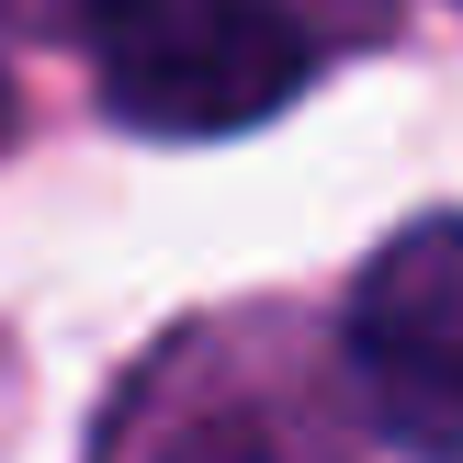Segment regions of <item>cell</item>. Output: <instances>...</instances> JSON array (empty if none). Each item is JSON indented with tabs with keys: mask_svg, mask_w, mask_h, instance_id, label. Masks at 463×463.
<instances>
[{
	"mask_svg": "<svg viewBox=\"0 0 463 463\" xmlns=\"http://www.w3.org/2000/svg\"><path fill=\"white\" fill-rule=\"evenodd\" d=\"M0 23L68 45L147 136H238L306 90V23L283 0H0Z\"/></svg>",
	"mask_w": 463,
	"mask_h": 463,
	"instance_id": "obj_1",
	"label": "cell"
},
{
	"mask_svg": "<svg viewBox=\"0 0 463 463\" xmlns=\"http://www.w3.org/2000/svg\"><path fill=\"white\" fill-rule=\"evenodd\" d=\"M339 362L384 441L463 452V215H419L373 249L339 317Z\"/></svg>",
	"mask_w": 463,
	"mask_h": 463,
	"instance_id": "obj_2",
	"label": "cell"
},
{
	"mask_svg": "<svg viewBox=\"0 0 463 463\" xmlns=\"http://www.w3.org/2000/svg\"><path fill=\"white\" fill-rule=\"evenodd\" d=\"M0 147H12V80H0Z\"/></svg>",
	"mask_w": 463,
	"mask_h": 463,
	"instance_id": "obj_3",
	"label": "cell"
}]
</instances>
